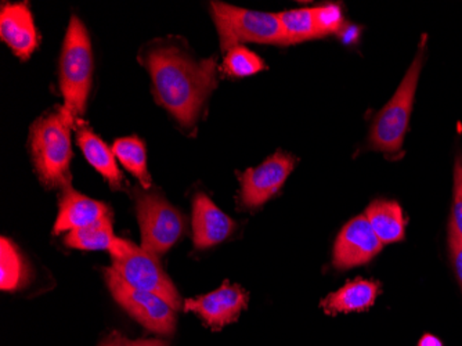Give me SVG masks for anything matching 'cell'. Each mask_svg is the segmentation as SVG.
I'll list each match as a JSON object with an SVG mask.
<instances>
[{"label": "cell", "mask_w": 462, "mask_h": 346, "mask_svg": "<svg viewBox=\"0 0 462 346\" xmlns=\"http://www.w3.org/2000/svg\"><path fill=\"white\" fill-rule=\"evenodd\" d=\"M145 66L158 103L181 126H194L205 100L217 88L215 59L197 62L178 49L158 48L150 51Z\"/></svg>", "instance_id": "obj_1"}, {"label": "cell", "mask_w": 462, "mask_h": 346, "mask_svg": "<svg viewBox=\"0 0 462 346\" xmlns=\"http://www.w3.org/2000/svg\"><path fill=\"white\" fill-rule=\"evenodd\" d=\"M92 72L93 56L89 33L82 21L74 15L64 39L60 60V85L64 96V106L61 108L71 127L87 110Z\"/></svg>", "instance_id": "obj_2"}, {"label": "cell", "mask_w": 462, "mask_h": 346, "mask_svg": "<svg viewBox=\"0 0 462 346\" xmlns=\"http://www.w3.org/2000/svg\"><path fill=\"white\" fill-rule=\"evenodd\" d=\"M62 108L36 119L31 126V154L42 183L48 187L71 186V135Z\"/></svg>", "instance_id": "obj_3"}, {"label": "cell", "mask_w": 462, "mask_h": 346, "mask_svg": "<svg viewBox=\"0 0 462 346\" xmlns=\"http://www.w3.org/2000/svg\"><path fill=\"white\" fill-rule=\"evenodd\" d=\"M427 41L428 36L422 35L417 56L412 60L411 66L407 70L393 98L385 104L374 119L370 137H368V143L373 150L383 151L385 154H397L403 147L404 137L409 131L418 80L421 77L422 66H424Z\"/></svg>", "instance_id": "obj_4"}, {"label": "cell", "mask_w": 462, "mask_h": 346, "mask_svg": "<svg viewBox=\"0 0 462 346\" xmlns=\"http://www.w3.org/2000/svg\"><path fill=\"white\" fill-rule=\"evenodd\" d=\"M211 10L225 53L243 42L287 45L279 14L240 9L222 2H212Z\"/></svg>", "instance_id": "obj_5"}, {"label": "cell", "mask_w": 462, "mask_h": 346, "mask_svg": "<svg viewBox=\"0 0 462 346\" xmlns=\"http://www.w3.org/2000/svg\"><path fill=\"white\" fill-rule=\"evenodd\" d=\"M108 252L113 257L114 269L128 285L137 290L155 294L166 304H170L175 311L180 309L178 290L163 272L155 255L118 237Z\"/></svg>", "instance_id": "obj_6"}, {"label": "cell", "mask_w": 462, "mask_h": 346, "mask_svg": "<svg viewBox=\"0 0 462 346\" xmlns=\"http://www.w3.org/2000/svg\"><path fill=\"white\" fill-rule=\"evenodd\" d=\"M136 210L143 249L158 257L178 243L184 231L183 216L160 194L137 192Z\"/></svg>", "instance_id": "obj_7"}, {"label": "cell", "mask_w": 462, "mask_h": 346, "mask_svg": "<svg viewBox=\"0 0 462 346\" xmlns=\"http://www.w3.org/2000/svg\"><path fill=\"white\" fill-rule=\"evenodd\" d=\"M106 281L116 301L150 332L171 335L175 332V309L155 294L128 285L114 267L104 270Z\"/></svg>", "instance_id": "obj_8"}, {"label": "cell", "mask_w": 462, "mask_h": 346, "mask_svg": "<svg viewBox=\"0 0 462 346\" xmlns=\"http://www.w3.org/2000/svg\"><path fill=\"white\" fill-rule=\"evenodd\" d=\"M297 158L277 151L256 168H249L240 176V204L244 208H258L269 201L287 181Z\"/></svg>", "instance_id": "obj_9"}, {"label": "cell", "mask_w": 462, "mask_h": 346, "mask_svg": "<svg viewBox=\"0 0 462 346\" xmlns=\"http://www.w3.org/2000/svg\"><path fill=\"white\" fill-rule=\"evenodd\" d=\"M383 244L376 237L365 215L356 216L338 234L332 252V265L338 270L368 264L380 254Z\"/></svg>", "instance_id": "obj_10"}, {"label": "cell", "mask_w": 462, "mask_h": 346, "mask_svg": "<svg viewBox=\"0 0 462 346\" xmlns=\"http://www.w3.org/2000/svg\"><path fill=\"white\" fill-rule=\"evenodd\" d=\"M248 306V294L237 285L223 283L222 287L207 295L187 299L184 309L199 314L208 326L220 330L236 322Z\"/></svg>", "instance_id": "obj_11"}, {"label": "cell", "mask_w": 462, "mask_h": 346, "mask_svg": "<svg viewBox=\"0 0 462 346\" xmlns=\"http://www.w3.org/2000/svg\"><path fill=\"white\" fill-rule=\"evenodd\" d=\"M236 222L226 215L209 197L197 194L193 205L194 246L199 249L211 248L223 243L235 231Z\"/></svg>", "instance_id": "obj_12"}, {"label": "cell", "mask_w": 462, "mask_h": 346, "mask_svg": "<svg viewBox=\"0 0 462 346\" xmlns=\"http://www.w3.org/2000/svg\"><path fill=\"white\" fill-rule=\"evenodd\" d=\"M0 35L21 60H28L39 45L32 14L25 4L5 5L0 14Z\"/></svg>", "instance_id": "obj_13"}, {"label": "cell", "mask_w": 462, "mask_h": 346, "mask_svg": "<svg viewBox=\"0 0 462 346\" xmlns=\"http://www.w3.org/2000/svg\"><path fill=\"white\" fill-rule=\"evenodd\" d=\"M108 215H111L110 210L103 202L82 196L69 186L62 192L59 218L53 231L54 234H60L62 231L88 228Z\"/></svg>", "instance_id": "obj_14"}, {"label": "cell", "mask_w": 462, "mask_h": 346, "mask_svg": "<svg viewBox=\"0 0 462 346\" xmlns=\"http://www.w3.org/2000/svg\"><path fill=\"white\" fill-rule=\"evenodd\" d=\"M380 293L381 285L378 281L356 278L338 291L327 295L321 302V308L329 316L365 312L375 304Z\"/></svg>", "instance_id": "obj_15"}, {"label": "cell", "mask_w": 462, "mask_h": 346, "mask_svg": "<svg viewBox=\"0 0 462 346\" xmlns=\"http://www.w3.org/2000/svg\"><path fill=\"white\" fill-rule=\"evenodd\" d=\"M365 216L383 246L404 240L407 220L399 202L375 200L368 205Z\"/></svg>", "instance_id": "obj_16"}, {"label": "cell", "mask_w": 462, "mask_h": 346, "mask_svg": "<svg viewBox=\"0 0 462 346\" xmlns=\"http://www.w3.org/2000/svg\"><path fill=\"white\" fill-rule=\"evenodd\" d=\"M78 145L87 160L100 172L104 178L107 179L114 190H118L122 183L121 171L116 163V154L113 148L96 136L87 125L78 129Z\"/></svg>", "instance_id": "obj_17"}, {"label": "cell", "mask_w": 462, "mask_h": 346, "mask_svg": "<svg viewBox=\"0 0 462 346\" xmlns=\"http://www.w3.org/2000/svg\"><path fill=\"white\" fill-rule=\"evenodd\" d=\"M116 237L114 236L111 215L106 216L95 225L71 230L64 237V244L69 248L100 251L110 249Z\"/></svg>", "instance_id": "obj_18"}, {"label": "cell", "mask_w": 462, "mask_h": 346, "mask_svg": "<svg viewBox=\"0 0 462 346\" xmlns=\"http://www.w3.org/2000/svg\"><path fill=\"white\" fill-rule=\"evenodd\" d=\"M114 154L119 163L132 172L144 189L152 186L149 171H147V158H145V147L142 140L136 137H126L114 143Z\"/></svg>", "instance_id": "obj_19"}, {"label": "cell", "mask_w": 462, "mask_h": 346, "mask_svg": "<svg viewBox=\"0 0 462 346\" xmlns=\"http://www.w3.org/2000/svg\"><path fill=\"white\" fill-rule=\"evenodd\" d=\"M279 20L287 45L319 38L313 9L287 10L280 13Z\"/></svg>", "instance_id": "obj_20"}, {"label": "cell", "mask_w": 462, "mask_h": 346, "mask_svg": "<svg viewBox=\"0 0 462 346\" xmlns=\"http://www.w3.org/2000/svg\"><path fill=\"white\" fill-rule=\"evenodd\" d=\"M0 287L4 291H15L24 285L27 277V270L24 267L23 257L18 254L12 241L2 238V249H0Z\"/></svg>", "instance_id": "obj_21"}, {"label": "cell", "mask_w": 462, "mask_h": 346, "mask_svg": "<svg viewBox=\"0 0 462 346\" xmlns=\"http://www.w3.org/2000/svg\"><path fill=\"white\" fill-rule=\"evenodd\" d=\"M223 70L230 77L245 78L263 71L266 70V64L258 54L249 49L236 46L226 53Z\"/></svg>", "instance_id": "obj_22"}, {"label": "cell", "mask_w": 462, "mask_h": 346, "mask_svg": "<svg viewBox=\"0 0 462 346\" xmlns=\"http://www.w3.org/2000/svg\"><path fill=\"white\" fill-rule=\"evenodd\" d=\"M314 24L319 38H326L332 33H339L344 30V13L339 5H324L314 7Z\"/></svg>", "instance_id": "obj_23"}, {"label": "cell", "mask_w": 462, "mask_h": 346, "mask_svg": "<svg viewBox=\"0 0 462 346\" xmlns=\"http://www.w3.org/2000/svg\"><path fill=\"white\" fill-rule=\"evenodd\" d=\"M448 231L462 240V155L454 161L453 205H451Z\"/></svg>", "instance_id": "obj_24"}, {"label": "cell", "mask_w": 462, "mask_h": 346, "mask_svg": "<svg viewBox=\"0 0 462 346\" xmlns=\"http://www.w3.org/2000/svg\"><path fill=\"white\" fill-rule=\"evenodd\" d=\"M448 251H450L451 265L462 290V240L450 231H448Z\"/></svg>", "instance_id": "obj_25"}, {"label": "cell", "mask_w": 462, "mask_h": 346, "mask_svg": "<svg viewBox=\"0 0 462 346\" xmlns=\"http://www.w3.org/2000/svg\"><path fill=\"white\" fill-rule=\"evenodd\" d=\"M100 346H168V343L162 340H136L132 341L125 338L124 335L111 334L110 337L101 342Z\"/></svg>", "instance_id": "obj_26"}, {"label": "cell", "mask_w": 462, "mask_h": 346, "mask_svg": "<svg viewBox=\"0 0 462 346\" xmlns=\"http://www.w3.org/2000/svg\"><path fill=\"white\" fill-rule=\"evenodd\" d=\"M418 346H443V342L435 335L425 334L418 342Z\"/></svg>", "instance_id": "obj_27"}]
</instances>
